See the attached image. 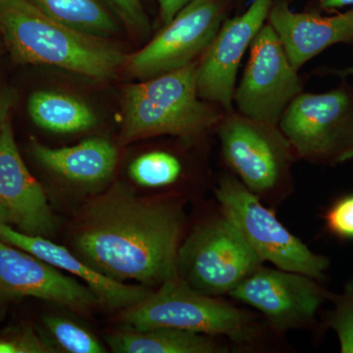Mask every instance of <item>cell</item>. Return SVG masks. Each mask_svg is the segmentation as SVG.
<instances>
[{
  "instance_id": "obj_21",
  "label": "cell",
  "mask_w": 353,
  "mask_h": 353,
  "mask_svg": "<svg viewBox=\"0 0 353 353\" xmlns=\"http://www.w3.org/2000/svg\"><path fill=\"white\" fill-rule=\"evenodd\" d=\"M129 174L134 183L145 189H174L187 175V165L178 152L157 148L137 157L130 165Z\"/></svg>"
},
{
  "instance_id": "obj_9",
  "label": "cell",
  "mask_w": 353,
  "mask_h": 353,
  "mask_svg": "<svg viewBox=\"0 0 353 353\" xmlns=\"http://www.w3.org/2000/svg\"><path fill=\"white\" fill-rule=\"evenodd\" d=\"M230 0H192L124 67L139 80H148L187 66L208 50L227 17Z\"/></svg>"
},
{
  "instance_id": "obj_20",
  "label": "cell",
  "mask_w": 353,
  "mask_h": 353,
  "mask_svg": "<svg viewBox=\"0 0 353 353\" xmlns=\"http://www.w3.org/2000/svg\"><path fill=\"white\" fill-rule=\"evenodd\" d=\"M48 17L99 38L117 34L118 25L101 0H30Z\"/></svg>"
},
{
  "instance_id": "obj_6",
  "label": "cell",
  "mask_w": 353,
  "mask_h": 353,
  "mask_svg": "<svg viewBox=\"0 0 353 353\" xmlns=\"http://www.w3.org/2000/svg\"><path fill=\"white\" fill-rule=\"evenodd\" d=\"M218 206L233 223L261 261L323 282L331 261L313 252L233 174L223 173L213 185Z\"/></svg>"
},
{
  "instance_id": "obj_17",
  "label": "cell",
  "mask_w": 353,
  "mask_h": 353,
  "mask_svg": "<svg viewBox=\"0 0 353 353\" xmlns=\"http://www.w3.org/2000/svg\"><path fill=\"white\" fill-rule=\"evenodd\" d=\"M32 157L53 174L69 182L92 185L108 180L118 162L115 146L101 138L85 139L70 148H51L37 139L30 143Z\"/></svg>"
},
{
  "instance_id": "obj_31",
  "label": "cell",
  "mask_w": 353,
  "mask_h": 353,
  "mask_svg": "<svg viewBox=\"0 0 353 353\" xmlns=\"http://www.w3.org/2000/svg\"><path fill=\"white\" fill-rule=\"evenodd\" d=\"M0 224L11 225L10 216L1 204H0Z\"/></svg>"
},
{
  "instance_id": "obj_32",
  "label": "cell",
  "mask_w": 353,
  "mask_h": 353,
  "mask_svg": "<svg viewBox=\"0 0 353 353\" xmlns=\"http://www.w3.org/2000/svg\"><path fill=\"white\" fill-rule=\"evenodd\" d=\"M2 46H4L3 39H2L1 32H0V50H1Z\"/></svg>"
},
{
  "instance_id": "obj_18",
  "label": "cell",
  "mask_w": 353,
  "mask_h": 353,
  "mask_svg": "<svg viewBox=\"0 0 353 353\" xmlns=\"http://www.w3.org/2000/svg\"><path fill=\"white\" fill-rule=\"evenodd\" d=\"M106 343L116 353H229L231 343L220 336L157 327L108 334Z\"/></svg>"
},
{
  "instance_id": "obj_27",
  "label": "cell",
  "mask_w": 353,
  "mask_h": 353,
  "mask_svg": "<svg viewBox=\"0 0 353 353\" xmlns=\"http://www.w3.org/2000/svg\"><path fill=\"white\" fill-rule=\"evenodd\" d=\"M192 0H158L159 3V18L162 27L168 24L176 14L187 6Z\"/></svg>"
},
{
  "instance_id": "obj_10",
  "label": "cell",
  "mask_w": 353,
  "mask_h": 353,
  "mask_svg": "<svg viewBox=\"0 0 353 353\" xmlns=\"http://www.w3.org/2000/svg\"><path fill=\"white\" fill-rule=\"evenodd\" d=\"M331 296L314 278L262 264L228 296L259 311L274 333L283 334L315 328L318 311Z\"/></svg>"
},
{
  "instance_id": "obj_14",
  "label": "cell",
  "mask_w": 353,
  "mask_h": 353,
  "mask_svg": "<svg viewBox=\"0 0 353 353\" xmlns=\"http://www.w3.org/2000/svg\"><path fill=\"white\" fill-rule=\"evenodd\" d=\"M0 204L21 233L44 238L54 233L48 197L21 157L10 119L0 129Z\"/></svg>"
},
{
  "instance_id": "obj_29",
  "label": "cell",
  "mask_w": 353,
  "mask_h": 353,
  "mask_svg": "<svg viewBox=\"0 0 353 353\" xmlns=\"http://www.w3.org/2000/svg\"><path fill=\"white\" fill-rule=\"evenodd\" d=\"M321 8L326 10L343 8L345 6H353V0H319Z\"/></svg>"
},
{
  "instance_id": "obj_28",
  "label": "cell",
  "mask_w": 353,
  "mask_h": 353,
  "mask_svg": "<svg viewBox=\"0 0 353 353\" xmlns=\"http://www.w3.org/2000/svg\"><path fill=\"white\" fill-rule=\"evenodd\" d=\"M16 95L13 90L0 83V129L9 118L11 109L15 103Z\"/></svg>"
},
{
  "instance_id": "obj_26",
  "label": "cell",
  "mask_w": 353,
  "mask_h": 353,
  "mask_svg": "<svg viewBox=\"0 0 353 353\" xmlns=\"http://www.w3.org/2000/svg\"><path fill=\"white\" fill-rule=\"evenodd\" d=\"M125 26L139 38L150 32V23L141 0H105Z\"/></svg>"
},
{
  "instance_id": "obj_23",
  "label": "cell",
  "mask_w": 353,
  "mask_h": 353,
  "mask_svg": "<svg viewBox=\"0 0 353 353\" xmlns=\"http://www.w3.org/2000/svg\"><path fill=\"white\" fill-rule=\"evenodd\" d=\"M330 301L333 309L325 315L322 328L336 333L341 352L353 353V277L347 281L341 294L332 292Z\"/></svg>"
},
{
  "instance_id": "obj_5",
  "label": "cell",
  "mask_w": 353,
  "mask_h": 353,
  "mask_svg": "<svg viewBox=\"0 0 353 353\" xmlns=\"http://www.w3.org/2000/svg\"><path fill=\"white\" fill-rule=\"evenodd\" d=\"M215 136L229 172L267 206L278 208L294 192L297 157L278 125L225 112Z\"/></svg>"
},
{
  "instance_id": "obj_25",
  "label": "cell",
  "mask_w": 353,
  "mask_h": 353,
  "mask_svg": "<svg viewBox=\"0 0 353 353\" xmlns=\"http://www.w3.org/2000/svg\"><path fill=\"white\" fill-rule=\"evenodd\" d=\"M50 341L31 328H18L0 334V353H57Z\"/></svg>"
},
{
  "instance_id": "obj_2",
  "label": "cell",
  "mask_w": 353,
  "mask_h": 353,
  "mask_svg": "<svg viewBox=\"0 0 353 353\" xmlns=\"http://www.w3.org/2000/svg\"><path fill=\"white\" fill-rule=\"evenodd\" d=\"M0 32L17 63L57 67L92 80L112 78L127 59L104 39L60 24L30 0H0Z\"/></svg>"
},
{
  "instance_id": "obj_30",
  "label": "cell",
  "mask_w": 353,
  "mask_h": 353,
  "mask_svg": "<svg viewBox=\"0 0 353 353\" xmlns=\"http://www.w3.org/2000/svg\"><path fill=\"white\" fill-rule=\"evenodd\" d=\"M323 75H333L339 77L341 80H345L348 77H353V65L345 69H325L321 71Z\"/></svg>"
},
{
  "instance_id": "obj_15",
  "label": "cell",
  "mask_w": 353,
  "mask_h": 353,
  "mask_svg": "<svg viewBox=\"0 0 353 353\" xmlns=\"http://www.w3.org/2000/svg\"><path fill=\"white\" fill-rule=\"evenodd\" d=\"M289 0H273L267 23L277 34L290 63L296 70L339 43H353V8L334 16L296 13Z\"/></svg>"
},
{
  "instance_id": "obj_11",
  "label": "cell",
  "mask_w": 353,
  "mask_h": 353,
  "mask_svg": "<svg viewBox=\"0 0 353 353\" xmlns=\"http://www.w3.org/2000/svg\"><path fill=\"white\" fill-rule=\"evenodd\" d=\"M303 92L299 70L290 63L268 23L257 32L234 94L236 110L246 117L278 125L290 102Z\"/></svg>"
},
{
  "instance_id": "obj_4",
  "label": "cell",
  "mask_w": 353,
  "mask_h": 353,
  "mask_svg": "<svg viewBox=\"0 0 353 353\" xmlns=\"http://www.w3.org/2000/svg\"><path fill=\"white\" fill-rule=\"evenodd\" d=\"M130 330L167 327L220 336L233 348L261 350L273 331L256 313L202 294L180 278L166 281L143 301L122 310Z\"/></svg>"
},
{
  "instance_id": "obj_24",
  "label": "cell",
  "mask_w": 353,
  "mask_h": 353,
  "mask_svg": "<svg viewBox=\"0 0 353 353\" xmlns=\"http://www.w3.org/2000/svg\"><path fill=\"white\" fill-rule=\"evenodd\" d=\"M324 229L341 241H353V192L341 194L323 210Z\"/></svg>"
},
{
  "instance_id": "obj_16",
  "label": "cell",
  "mask_w": 353,
  "mask_h": 353,
  "mask_svg": "<svg viewBox=\"0 0 353 353\" xmlns=\"http://www.w3.org/2000/svg\"><path fill=\"white\" fill-rule=\"evenodd\" d=\"M0 240L81 279L94 292L101 305L109 310H124L152 294L153 289L145 285H128L106 277L65 246L57 245L44 236L21 233L11 225L0 224Z\"/></svg>"
},
{
  "instance_id": "obj_19",
  "label": "cell",
  "mask_w": 353,
  "mask_h": 353,
  "mask_svg": "<svg viewBox=\"0 0 353 353\" xmlns=\"http://www.w3.org/2000/svg\"><path fill=\"white\" fill-rule=\"evenodd\" d=\"M28 112L37 126L57 134L88 131L97 121L87 103L73 95L54 90H38L32 94Z\"/></svg>"
},
{
  "instance_id": "obj_22",
  "label": "cell",
  "mask_w": 353,
  "mask_h": 353,
  "mask_svg": "<svg viewBox=\"0 0 353 353\" xmlns=\"http://www.w3.org/2000/svg\"><path fill=\"white\" fill-rule=\"evenodd\" d=\"M44 327L57 348L70 353H104L105 347L94 334L61 316L48 315L43 319Z\"/></svg>"
},
{
  "instance_id": "obj_12",
  "label": "cell",
  "mask_w": 353,
  "mask_h": 353,
  "mask_svg": "<svg viewBox=\"0 0 353 353\" xmlns=\"http://www.w3.org/2000/svg\"><path fill=\"white\" fill-rule=\"evenodd\" d=\"M273 0H254L248 10L232 19H225L208 50L197 66L196 85L199 97L234 110L236 75L246 50L267 22Z\"/></svg>"
},
{
  "instance_id": "obj_8",
  "label": "cell",
  "mask_w": 353,
  "mask_h": 353,
  "mask_svg": "<svg viewBox=\"0 0 353 353\" xmlns=\"http://www.w3.org/2000/svg\"><path fill=\"white\" fill-rule=\"evenodd\" d=\"M297 160L334 167L353 160V85L347 79L323 94L301 92L278 124Z\"/></svg>"
},
{
  "instance_id": "obj_13",
  "label": "cell",
  "mask_w": 353,
  "mask_h": 353,
  "mask_svg": "<svg viewBox=\"0 0 353 353\" xmlns=\"http://www.w3.org/2000/svg\"><path fill=\"white\" fill-rule=\"evenodd\" d=\"M0 297H36L77 312L101 305L87 285L57 267L0 240Z\"/></svg>"
},
{
  "instance_id": "obj_33",
  "label": "cell",
  "mask_w": 353,
  "mask_h": 353,
  "mask_svg": "<svg viewBox=\"0 0 353 353\" xmlns=\"http://www.w3.org/2000/svg\"><path fill=\"white\" fill-rule=\"evenodd\" d=\"M289 1H292V0H289Z\"/></svg>"
},
{
  "instance_id": "obj_3",
  "label": "cell",
  "mask_w": 353,
  "mask_h": 353,
  "mask_svg": "<svg viewBox=\"0 0 353 353\" xmlns=\"http://www.w3.org/2000/svg\"><path fill=\"white\" fill-rule=\"evenodd\" d=\"M199 60L129 85L123 94V145L169 136L209 143L226 111L199 97Z\"/></svg>"
},
{
  "instance_id": "obj_1",
  "label": "cell",
  "mask_w": 353,
  "mask_h": 353,
  "mask_svg": "<svg viewBox=\"0 0 353 353\" xmlns=\"http://www.w3.org/2000/svg\"><path fill=\"white\" fill-rule=\"evenodd\" d=\"M182 196H141L123 185L88 201L70 234L74 254L106 277L153 289L176 277L187 231Z\"/></svg>"
},
{
  "instance_id": "obj_7",
  "label": "cell",
  "mask_w": 353,
  "mask_h": 353,
  "mask_svg": "<svg viewBox=\"0 0 353 353\" xmlns=\"http://www.w3.org/2000/svg\"><path fill=\"white\" fill-rule=\"evenodd\" d=\"M262 264L218 206L183 238L176 257V277L202 294L229 296Z\"/></svg>"
}]
</instances>
